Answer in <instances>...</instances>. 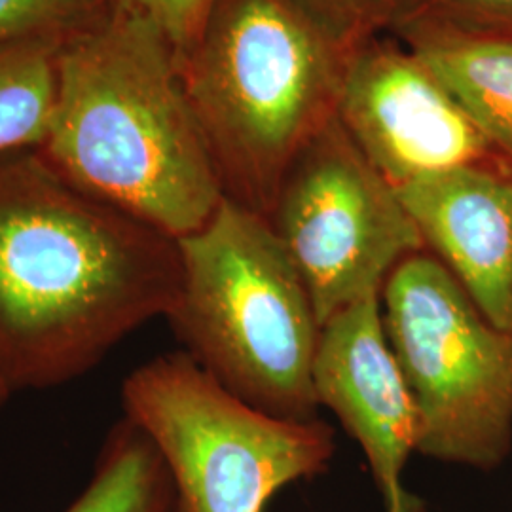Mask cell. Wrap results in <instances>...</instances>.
<instances>
[{"label": "cell", "instance_id": "3957f363", "mask_svg": "<svg viewBox=\"0 0 512 512\" xmlns=\"http://www.w3.org/2000/svg\"><path fill=\"white\" fill-rule=\"evenodd\" d=\"M348 50L287 0H217L179 57L224 196L268 217L296 154L336 114Z\"/></svg>", "mask_w": 512, "mask_h": 512}, {"label": "cell", "instance_id": "8fae6325", "mask_svg": "<svg viewBox=\"0 0 512 512\" xmlns=\"http://www.w3.org/2000/svg\"><path fill=\"white\" fill-rule=\"evenodd\" d=\"M480 135L512 164V38L454 33L404 37Z\"/></svg>", "mask_w": 512, "mask_h": 512}, {"label": "cell", "instance_id": "8992f818", "mask_svg": "<svg viewBox=\"0 0 512 512\" xmlns=\"http://www.w3.org/2000/svg\"><path fill=\"white\" fill-rule=\"evenodd\" d=\"M382 313L416 408V454L484 473L501 467L512 450V334L427 251L387 277Z\"/></svg>", "mask_w": 512, "mask_h": 512}, {"label": "cell", "instance_id": "9c48e42d", "mask_svg": "<svg viewBox=\"0 0 512 512\" xmlns=\"http://www.w3.org/2000/svg\"><path fill=\"white\" fill-rule=\"evenodd\" d=\"M311 382L317 406L330 410L361 448L384 512L397 511L408 492L403 473L416 454L418 420L385 334L382 293L323 323Z\"/></svg>", "mask_w": 512, "mask_h": 512}, {"label": "cell", "instance_id": "4fadbf2b", "mask_svg": "<svg viewBox=\"0 0 512 512\" xmlns=\"http://www.w3.org/2000/svg\"><path fill=\"white\" fill-rule=\"evenodd\" d=\"M67 37L0 44V156L44 143L54 118L57 63Z\"/></svg>", "mask_w": 512, "mask_h": 512}, {"label": "cell", "instance_id": "e0dca14e", "mask_svg": "<svg viewBox=\"0 0 512 512\" xmlns=\"http://www.w3.org/2000/svg\"><path fill=\"white\" fill-rule=\"evenodd\" d=\"M152 19L177 50L186 54L198 40L217 0H118Z\"/></svg>", "mask_w": 512, "mask_h": 512}, {"label": "cell", "instance_id": "6da1fadb", "mask_svg": "<svg viewBox=\"0 0 512 512\" xmlns=\"http://www.w3.org/2000/svg\"><path fill=\"white\" fill-rule=\"evenodd\" d=\"M177 239L97 200L37 148L0 156V382L12 393L88 374L171 310Z\"/></svg>", "mask_w": 512, "mask_h": 512}, {"label": "cell", "instance_id": "30bf717a", "mask_svg": "<svg viewBox=\"0 0 512 512\" xmlns=\"http://www.w3.org/2000/svg\"><path fill=\"white\" fill-rule=\"evenodd\" d=\"M423 247L499 330L512 334V175L459 165L397 188Z\"/></svg>", "mask_w": 512, "mask_h": 512}, {"label": "cell", "instance_id": "5bb4252c", "mask_svg": "<svg viewBox=\"0 0 512 512\" xmlns=\"http://www.w3.org/2000/svg\"><path fill=\"white\" fill-rule=\"evenodd\" d=\"M387 23L403 37L454 33L512 38V0H393Z\"/></svg>", "mask_w": 512, "mask_h": 512}, {"label": "cell", "instance_id": "9a60e30c", "mask_svg": "<svg viewBox=\"0 0 512 512\" xmlns=\"http://www.w3.org/2000/svg\"><path fill=\"white\" fill-rule=\"evenodd\" d=\"M103 0H0V44L31 37H67L97 14Z\"/></svg>", "mask_w": 512, "mask_h": 512}, {"label": "cell", "instance_id": "d6986e66", "mask_svg": "<svg viewBox=\"0 0 512 512\" xmlns=\"http://www.w3.org/2000/svg\"><path fill=\"white\" fill-rule=\"evenodd\" d=\"M12 395H14V393H12V391H10L6 385L0 382V408H2V404L6 403V401L12 397Z\"/></svg>", "mask_w": 512, "mask_h": 512}, {"label": "cell", "instance_id": "5b68a950", "mask_svg": "<svg viewBox=\"0 0 512 512\" xmlns=\"http://www.w3.org/2000/svg\"><path fill=\"white\" fill-rule=\"evenodd\" d=\"M122 408L158 450L184 512H266L287 486L325 475L336 454L325 421L256 408L183 349L133 368Z\"/></svg>", "mask_w": 512, "mask_h": 512}, {"label": "cell", "instance_id": "2e32d148", "mask_svg": "<svg viewBox=\"0 0 512 512\" xmlns=\"http://www.w3.org/2000/svg\"><path fill=\"white\" fill-rule=\"evenodd\" d=\"M336 46L348 50L389 21L393 0H287Z\"/></svg>", "mask_w": 512, "mask_h": 512}, {"label": "cell", "instance_id": "7c38bea8", "mask_svg": "<svg viewBox=\"0 0 512 512\" xmlns=\"http://www.w3.org/2000/svg\"><path fill=\"white\" fill-rule=\"evenodd\" d=\"M63 512H184L164 461L147 435L122 418L101 444L86 488Z\"/></svg>", "mask_w": 512, "mask_h": 512}, {"label": "cell", "instance_id": "52a82bcc", "mask_svg": "<svg viewBox=\"0 0 512 512\" xmlns=\"http://www.w3.org/2000/svg\"><path fill=\"white\" fill-rule=\"evenodd\" d=\"M268 220L310 291L321 327L380 294L391 272L425 251L393 184L366 160L336 114L289 165Z\"/></svg>", "mask_w": 512, "mask_h": 512}, {"label": "cell", "instance_id": "ac0fdd59", "mask_svg": "<svg viewBox=\"0 0 512 512\" xmlns=\"http://www.w3.org/2000/svg\"><path fill=\"white\" fill-rule=\"evenodd\" d=\"M393 512H429V507H427V503H425L421 497H418V495L406 492L403 501H401V505L397 507V511Z\"/></svg>", "mask_w": 512, "mask_h": 512}, {"label": "cell", "instance_id": "ba28073f", "mask_svg": "<svg viewBox=\"0 0 512 512\" xmlns=\"http://www.w3.org/2000/svg\"><path fill=\"white\" fill-rule=\"evenodd\" d=\"M336 118L395 188L486 162L492 152L420 57L380 38H365L344 55Z\"/></svg>", "mask_w": 512, "mask_h": 512}, {"label": "cell", "instance_id": "7a4b0ae2", "mask_svg": "<svg viewBox=\"0 0 512 512\" xmlns=\"http://www.w3.org/2000/svg\"><path fill=\"white\" fill-rule=\"evenodd\" d=\"M37 150L78 188L169 238L198 232L226 198L177 50L118 0L65 38Z\"/></svg>", "mask_w": 512, "mask_h": 512}, {"label": "cell", "instance_id": "277c9868", "mask_svg": "<svg viewBox=\"0 0 512 512\" xmlns=\"http://www.w3.org/2000/svg\"><path fill=\"white\" fill-rule=\"evenodd\" d=\"M177 243L181 285L165 321L184 353L268 414L319 418L311 372L321 321L268 217L224 198Z\"/></svg>", "mask_w": 512, "mask_h": 512}]
</instances>
